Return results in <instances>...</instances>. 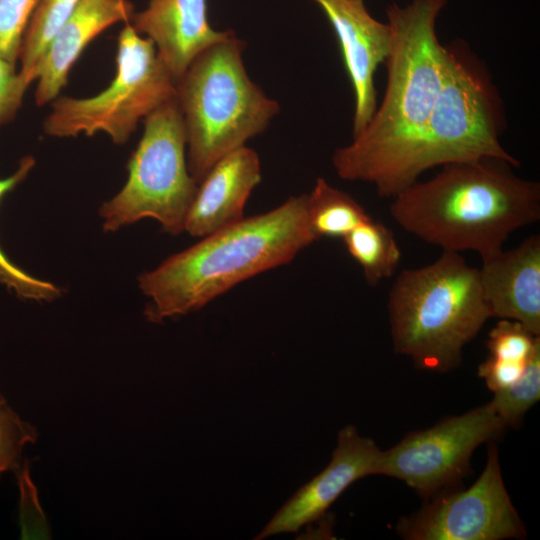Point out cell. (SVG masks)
Returning <instances> with one entry per match:
<instances>
[{
    "label": "cell",
    "mask_w": 540,
    "mask_h": 540,
    "mask_svg": "<svg viewBox=\"0 0 540 540\" xmlns=\"http://www.w3.org/2000/svg\"><path fill=\"white\" fill-rule=\"evenodd\" d=\"M447 1L387 6L386 89L366 126L335 150L332 164L340 178L369 183L385 198L418 181V157L444 76L446 51L436 21Z\"/></svg>",
    "instance_id": "cell-1"
},
{
    "label": "cell",
    "mask_w": 540,
    "mask_h": 540,
    "mask_svg": "<svg viewBox=\"0 0 540 540\" xmlns=\"http://www.w3.org/2000/svg\"><path fill=\"white\" fill-rule=\"evenodd\" d=\"M497 158L448 163L392 199L390 214L406 232L442 251H474L481 259L503 249L517 229L540 218V184Z\"/></svg>",
    "instance_id": "cell-2"
},
{
    "label": "cell",
    "mask_w": 540,
    "mask_h": 540,
    "mask_svg": "<svg viewBox=\"0 0 540 540\" xmlns=\"http://www.w3.org/2000/svg\"><path fill=\"white\" fill-rule=\"evenodd\" d=\"M317 239L307 215V194L219 229L143 272L138 286L149 298L148 321L197 311L237 284L292 261Z\"/></svg>",
    "instance_id": "cell-3"
},
{
    "label": "cell",
    "mask_w": 540,
    "mask_h": 540,
    "mask_svg": "<svg viewBox=\"0 0 540 540\" xmlns=\"http://www.w3.org/2000/svg\"><path fill=\"white\" fill-rule=\"evenodd\" d=\"M388 312L395 351L418 367L437 372L455 368L464 346L491 318L479 269L460 253L448 251L397 276Z\"/></svg>",
    "instance_id": "cell-4"
},
{
    "label": "cell",
    "mask_w": 540,
    "mask_h": 540,
    "mask_svg": "<svg viewBox=\"0 0 540 540\" xmlns=\"http://www.w3.org/2000/svg\"><path fill=\"white\" fill-rule=\"evenodd\" d=\"M243 48L232 31L199 53L176 82L188 170L197 183L217 161L262 133L279 112V104L249 78Z\"/></svg>",
    "instance_id": "cell-5"
},
{
    "label": "cell",
    "mask_w": 540,
    "mask_h": 540,
    "mask_svg": "<svg viewBox=\"0 0 540 540\" xmlns=\"http://www.w3.org/2000/svg\"><path fill=\"white\" fill-rule=\"evenodd\" d=\"M442 85L427 123L418 172L448 163L497 158L520 162L502 146L503 100L485 63L463 40L445 45Z\"/></svg>",
    "instance_id": "cell-6"
},
{
    "label": "cell",
    "mask_w": 540,
    "mask_h": 540,
    "mask_svg": "<svg viewBox=\"0 0 540 540\" xmlns=\"http://www.w3.org/2000/svg\"><path fill=\"white\" fill-rule=\"evenodd\" d=\"M186 148L175 97L144 118L143 135L128 161L127 181L99 210L104 231H117L144 218L157 220L173 235L184 231L198 188L188 170Z\"/></svg>",
    "instance_id": "cell-7"
},
{
    "label": "cell",
    "mask_w": 540,
    "mask_h": 540,
    "mask_svg": "<svg viewBox=\"0 0 540 540\" xmlns=\"http://www.w3.org/2000/svg\"><path fill=\"white\" fill-rule=\"evenodd\" d=\"M175 97L176 81L154 43L126 23L118 35L116 74L109 86L88 98L57 97L43 129L54 137L104 132L124 144L142 118Z\"/></svg>",
    "instance_id": "cell-8"
},
{
    "label": "cell",
    "mask_w": 540,
    "mask_h": 540,
    "mask_svg": "<svg viewBox=\"0 0 540 540\" xmlns=\"http://www.w3.org/2000/svg\"><path fill=\"white\" fill-rule=\"evenodd\" d=\"M503 427L489 403L447 418L380 451L373 475L397 478L420 495L429 496L464 476L474 450Z\"/></svg>",
    "instance_id": "cell-9"
},
{
    "label": "cell",
    "mask_w": 540,
    "mask_h": 540,
    "mask_svg": "<svg viewBox=\"0 0 540 540\" xmlns=\"http://www.w3.org/2000/svg\"><path fill=\"white\" fill-rule=\"evenodd\" d=\"M410 540H500L521 538L524 526L501 475L491 444L486 466L468 489L438 497L399 526Z\"/></svg>",
    "instance_id": "cell-10"
},
{
    "label": "cell",
    "mask_w": 540,
    "mask_h": 540,
    "mask_svg": "<svg viewBox=\"0 0 540 540\" xmlns=\"http://www.w3.org/2000/svg\"><path fill=\"white\" fill-rule=\"evenodd\" d=\"M380 451L372 439L360 436L355 426H345L338 433L337 445L327 467L300 487L255 539L297 532L319 520L351 484L373 475Z\"/></svg>",
    "instance_id": "cell-11"
},
{
    "label": "cell",
    "mask_w": 540,
    "mask_h": 540,
    "mask_svg": "<svg viewBox=\"0 0 540 540\" xmlns=\"http://www.w3.org/2000/svg\"><path fill=\"white\" fill-rule=\"evenodd\" d=\"M324 12L340 43L354 92L352 137L369 122L377 107L374 76L385 63L391 42L389 25L378 21L358 0H312Z\"/></svg>",
    "instance_id": "cell-12"
},
{
    "label": "cell",
    "mask_w": 540,
    "mask_h": 540,
    "mask_svg": "<svg viewBox=\"0 0 540 540\" xmlns=\"http://www.w3.org/2000/svg\"><path fill=\"white\" fill-rule=\"evenodd\" d=\"M478 269L491 317L519 322L540 336V236L482 259Z\"/></svg>",
    "instance_id": "cell-13"
},
{
    "label": "cell",
    "mask_w": 540,
    "mask_h": 540,
    "mask_svg": "<svg viewBox=\"0 0 540 540\" xmlns=\"http://www.w3.org/2000/svg\"><path fill=\"white\" fill-rule=\"evenodd\" d=\"M130 24L154 43L176 82L199 53L232 32L212 28L207 0H150Z\"/></svg>",
    "instance_id": "cell-14"
},
{
    "label": "cell",
    "mask_w": 540,
    "mask_h": 540,
    "mask_svg": "<svg viewBox=\"0 0 540 540\" xmlns=\"http://www.w3.org/2000/svg\"><path fill=\"white\" fill-rule=\"evenodd\" d=\"M261 181L257 153L242 146L217 161L198 183L184 231L202 238L244 218L245 204Z\"/></svg>",
    "instance_id": "cell-15"
},
{
    "label": "cell",
    "mask_w": 540,
    "mask_h": 540,
    "mask_svg": "<svg viewBox=\"0 0 540 540\" xmlns=\"http://www.w3.org/2000/svg\"><path fill=\"white\" fill-rule=\"evenodd\" d=\"M134 13L129 0H81L46 50L37 77L36 104L55 100L86 46L111 25L130 23Z\"/></svg>",
    "instance_id": "cell-16"
},
{
    "label": "cell",
    "mask_w": 540,
    "mask_h": 540,
    "mask_svg": "<svg viewBox=\"0 0 540 540\" xmlns=\"http://www.w3.org/2000/svg\"><path fill=\"white\" fill-rule=\"evenodd\" d=\"M489 355L478 374L493 392L516 382L540 352V336L519 322L500 319L489 333Z\"/></svg>",
    "instance_id": "cell-17"
},
{
    "label": "cell",
    "mask_w": 540,
    "mask_h": 540,
    "mask_svg": "<svg viewBox=\"0 0 540 540\" xmlns=\"http://www.w3.org/2000/svg\"><path fill=\"white\" fill-rule=\"evenodd\" d=\"M342 239L370 286L390 278L398 268L401 251L393 232L385 224L369 218Z\"/></svg>",
    "instance_id": "cell-18"
},
{
    "label": "cell",
    "mask_w": 540,
    "mask_h": 540,
    "mask_svg": "<svg viewBox=\"0 0 540 540\" xmlns=\"http://www.w3.org/2000/svg\"><path fill=\"white\" fill-rule=\"evenodd\" d=\"M307 215L316 239L343 238L370 215L350 195L318 178L307 194Z\"/></svg>",
    "instance_id": "cell-19"
},
{
    "label": "cell",
    "mask_w": 540,
    "mask_h": 540,
    "mask_svg": "<svg viewBox=\"0 0 540 540\" xmlns=\"http://www.w3.org/2000/svg\"><path fill=\"white\" fill-rule=\"evenodd\" d=\"M81 0H40L25 30L19 50L20 73L37 80L46 50Z\"/></svg>",
    "instance_id": "cell-20"
},
{
    "label": "cell",
    "mask_w": 540,
    "mask_h": 540,
    "mask_svg": "<svg viewBox=\"0 0 540 540\" xmlns=\"http://www.w3.org/2000/svg\"><path fill=\"white\" fill-rule=\"evenodd\" d=\"M35 165L32 156L20 160L18 169L9 177L0 179V201L5 194L22 182ZM0 282L25 299L52 301L61 295L56 285L35 278L14 265L0 249Z\"/></svg>",
    "instance_id": "cell-21"
},
{
    "label": "cell",
    "mask_w": 540,
    "mask_h": 540,
    "mask_svg": "<svg viewBox=\"0 0 540 540\" xmlns=\"http://www.w3.org/2000/svg\"><path fill=\"white\" fill-rule=\"evenodd\" d=\"M540 398V352L537 353L523 375L510 386L494 392L489 405L504 426L514 425Z\"/></svg>",
    "instance_id": "cell-22"
},
{
    "label": "cell",
    "mask_w": 540,
    "mask_h": 540,
    "mask_svg": "<svg viewBox=\"0 0 540 540\" xmlns=\"http://www.w3.org/2000/svg\"><path fill=\"white\" fill-rule=\"evenodd\" d=\"M38 439L37 429L23 420L0 394V479L20 467L24 448Z\"/></svg>",
    "instance_id": "cell-23"
},
{
    "label": "cell",
    "mask_w": 540,
    "mask_h": 540,
    "mask_svg": "<svg viewBox=\"0 0 540 540\" xmlns=\"http://www.w3.org/2000/svg\"><path fill=\"white\" fill-rule=\"evenodd\" d=\"M40 0H0V56L15 64L30 18Z\"/></svg>",
    "instance_id": "cell-24"
},
{
    "label": "cell",
    "mask_w": 540,
    "mask_h": 540,
    "mask_svg": "<svg viewBox=\"0 0 540 540\" xmlns=\"http://www.w3.org/2000/svg\"><path fill=\"white\" fill-rule=\"evenodd\" d=\"M15 472L21 493L22 539H47L48 526L38 501L37 490L30 479L28 466H20Z\"/></svg>",
    "instance_id": "cell-25"
},
{
    "label": "cell",
    "mask_w": 540,
    "mask_h": 540,
    "mask_svg": "<svg viewBox=\"0 0 540 540\" xmlns=\"http://www.w3.org/2000/svg\"><path fill=\"white\" fill-rule=\"evenodd\" d=\"M31 82L15 70V64L0 56V126L10 122L19 110Z\"/></svg>",
    "instance_id": "cell-26"
},
{
    "label": "cell",
    "mask_w": 540,
    "mask_h": 540,
    "mask_svg": "<svg viewBox=\"0 0 540 540\" xmlns=\"http://www.w3.org/2000/svg\"><path fill=\"white\" fill-rule=\"evenodd\" d=\"M358 1H363V0H358Z\"/></svg>",
    "instance_id": "cell-27"
}]
</instances>
